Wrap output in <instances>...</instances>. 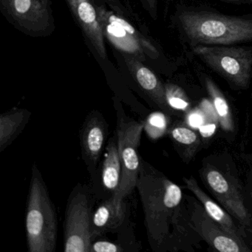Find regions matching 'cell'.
Here are the masks:
<instances>
[{
    "instance_id": "1",
    "label": "cell",
    "mask_w": 252,
    "mask_h": 252,
    "mask_svg": "<svg viewBox=\"0 0 252 252\" xmlns=\"http://www.w3.org/2000/svg\"><path fill=\"white\" fill-rule=\"evenodd\" d=\"M135 188L142 203L144 225L152 249L169 250L181 210V188L142 158Z\"/></svg>"
},
{
    "instance_id": "2",
    "label": "cell",
    "mask_w": 252,
    "mask_h": 252,
    "mask_svg": "<svg viewBox=\"0 0 252 252\" xmlns=\"http://www.w3.org/2000/svg\"><path fill=\"white\" fill-rule=\"evenodd\" d=\"M178 21L183 35L192 48L197 45H234L252 42V18L187 10L180 13Z\"/></svg>"
},
{
    "instance_id": "3",
    "label": "cell",
    "mask_w": 252,
    "mask_h": 252,
    "mask_svg": "<svg viewBox=\"0 0 252 252\" xmlns=\"http://www.w3.org/2000/svg\"><path fill=\"white\" fill-rule=\"evenodd\" d=\"M29 252H54L57 248V221L55 206L37 165L33 163L26 215Z\"/></svg>"
},
{
    "instance_id": "4",
    "label": "cell",
    "mask_w": 252,
    "mask_h": 252,
    "mask_svg": "<svg viewBox=\"0 0 252 252\" xmlns=\"http://www.w3.org/2000/svg\"><path fill=\"white\" fill-rule=\"evenodd\" d=\"M95 199L91 187L78 184L67 199L63 224L64 252H91Z\"/></svg>"
},
{
    "instance_id": "5",
    "label": "cell",
    "mask_w": 252,
    "mask_h": 252,
    "mask_svg": "<svg viewBox=\"0 0 252 252\" xmlns=\"http://www.w3.org/2000/svg\"><path fill=\"white\" fill-rule=\"evenodd\" d=\"M116 110V133L122 168V181L114 197L115 201L119 202L126 200L136 187L141 166L138 147L145 124L129 117L119 104Z\"/></svg>"
},
{
    "instance_id": "6",
    "label": "cell",
    "mask_w": 252,
    "mask_h": 252,
    "mask_svg": "<svg viewBox=\"0 0 252 252\" xmlns=\"http://www.w3.org/2000/svg\"><path fill=\"white\" fill-rule=\"evenodd\" d=\"M193 51L231 86L249 88L252 76V47L197 45Z\"/></svg>"
},
{
    "instance_id": "7",
    "label": "cell",
    "mask_w": 252,
    "mask_h": 252,
    "mask_svg": "<svg viewBox=\"0 0 252 252\" xmlns=\"http://www.w3.org/2000/svg\"><path fill=\"white\" fill-rule=\"evenodd\" d=\"M0 9L13 26L29 36H48L55 29L51 0H0Z\"/></svg>"
},
{
    "instance_id": "8",
    "label": "cell",
    "mask_w": 252,
    "mask_h": 252,
    "mask_svg": "<svg viewBox=\"0 0 252 252\" xmlns=\"http://www.w3.org/2000/svg\"><path fill=\"white\" fill-rule=\"evenodd\" d=\"M95 8L104 36L116 49L141 62L145 60L146 54L157 56L156 48L125 19L102 5H95Z\"/></svg>"
},
{
    "instance_id": "9",
    "label": "cell",
    "mask_w": 252,
    "mask_h": 252,
    "mask_svg": "<svg viewBox=\"0 0 252 252\" xmlns=\"http://www.w3.org/2000/svg\"><path fill=\"white\" fill-rule=\"evenodd\" d=\"M202 178L211 192L243 227H249L252 218L245 205L240 187L228 175L212 166L202 169Z\"/></svg>"
},
{
    "instance_id": "10",
    "label": "cell",
    "mask_w": 252,
    "mask_h": 252,
    "mask_svg": "<svg viewBox=\"0 0 252 252\" xmlns=\"http://www.w3.org/2000/svg\"><path fill=\"white\" fill-rule=\"evenodd\" d=\"M108 135V123L102 113L98 110L88 113L81 126L79 140L82 160L91 180L96 173Z\"/></svg>"
},
{
    "instance_id": "11",
    "label": "cell",
    "mask_w": 252,
    "mask_h": 252,
    "mask_svg": "<svg viewBox=\"0 0 252 252\" xmlns=\"http://www.w3.org/2000/svg\"><path fill=\"white\" fill-rule=\"evenodd\" d=\"M187 197L191 226L209 246L220 252H244L250 251L246 244L237 241L218 222L212 219L201 203H197L194 198Z\"/></svg>"
},
{
    "instance_id": "12",
    "label": "cell",
    "mask_w": 252,
    "mask_h": 252,
    "mask_svg": "<svg viewBox=\"0 0 252 252\" xmlns=\"http://www.w3.org/2000/svg\"><path fill=\"white\" fill-rule=\"evenodd\" d=\"M122 168L118 148L116 133L107 141L104 158L100 162L92 181L93 191L96 200L115 197L122 181Z\"/></svg>"
},
{
    "instance_id": "13",
    "label": "cell",
    "mask_w": 252,
    "mask_h": 252,
    "mask_svg": "<svg viewBox=\"0 0 252 252\" xmlns=\"http://www.w3.org/2000/svg\"><path fill=\"white\" fill-rule=\"evenodd\" d=\"M129 220V210L125 200L116 202L113 197L102 200L93 214V240L94 241L108 233L119 232Z\"/></svg>"
},
{
    "instance_id": "14",
    "label": "cell",
    "mask_w": 252,
    "mask_h": 252,
    "mask_svg": "<svg viewBox=\"0 0 252 252\" xmlns=\"http://www.w3.org/2000/svg\"><path fill=\"white\" fill-rule=\"evenodd\" d=\"M72 14L100 58L107 59L104 35L95 5L91 0H66Z\"/></svg>"
},
{
    "instance_id": "15",
    "label": "cell",
    "mask_w": 252,
    "mask_h": 252,
    "mask_svg": "<svg viewBox=\"0 0 252 252\" xmlns=\"http://www.w3.org/2000/svg\"><path fill=\"white\" fill-rule=\"evenodd\" d=\"M126 67L141 91L166 114H174V110L168 104L164 85L152 70L132 56L124 54Z\"/></svg>"
},
{
    "instance_id": "16",
    "label": "cell",
    "mask_w": 252,
    "mask_h": 252,
    "mask_svg": "<svg viewBox=\"0 0 252 252\" xmlns=\"http://www.w3.org/2000/svg\"><path fill=\"white\" fill-rule=\"evenodd\" d=\"M184 181L186 187L195 195L196 198L201 203L210 218L218 222L227 233L232 236L237 241L246 244L244 243V238L246 237L244 228H240L233 220L231 218L232 216L224 211L200 188L194 177L184 178Z\"/></svg>"
},
{
    "instance_id": "17",
    "label": "cell",
    "mask_w": 252,
    "mask_h": 252,
    "mask_svg": "<svg viewBox=\"0 0 252 252\" xmlns=\"http://www.w3.org/2000/svg\"><path fill=\"white\" fill-rule=\"evenodd\" d=\"M32 117L26 109L14 108L0 115V152H3L23 132Z\"/></svg>"
},
{
    "instance_id": "18",
    "label": "cell",
    "mask_w": 252,
    "mask_h": 252,
    "mask_svg": "<svg viewBox=\"0 0 252 252\" xmlns=\"http://www.w3.org/2000/svg\"><path fill=\"white\" fill-rule=\"evenodd\" d=\"M131 222L130 220L128 221L127 223L118 232L119 236L116 242L94 240L91 245V252H126L139 250Z\"/></svg>"
},
{
    "instance_id": "19",
    "label": "cell",
    "mask_w": 252,
    "mask_h": 252,
    "mask_svg": "<svg viewBox=\"0 0 252 252\" xmlns=\"http://www.w3.org/2000/svg\"><path fill=\"white\" fill-rule=\"evenodd\" d=\"M205 88L212 101V105L216 112L217 116L219 119L221 126L225 131L234 130V122L230 111L229 106L225 99V96L218 88L215 82L204 76Z\"/></svg>"
},
{
    "instance_id": "20",
    "label": "cell",
    "mask_w": 252,
    "mask_h": 252,
    "mask_svg": "<svg viewBox=\"0 0 252 252\" xmlns=\"http://www.w3.org/2000/svg\"><path fill=\"white\" fill-rule=\"evenodd\" d=\"M168 104L174 110H186L189 107L188 98L182 89L173 84L164 85Z\"/></svg>"
},
{
    "instance_id": "21",
    "label": "cell",
    "mask_w": 252,
    "mask_h": 252,
    "mask_svg": "<svg viewBox=\"0 0 252 252\" xmlns=\"http://www.w3.org/2000/svg\"><path fill=\"white\" fill-rule=\"evenodd\" d=\"M171 135L176 142L183 145H192L198 141L197 134L184 126H175L171 131Z\"/></svg>"
},
{
    "instance_id": "22",
    "label": "cell",
    "mask_w": 252,
    "mask_h": 252,
    "mask_svg": "<svg viewBox=\"0 0 252 252\" xmlns=\"http://www.w3.org/2000/svg\"><path fill=\"white\" fill-rule=\"evenodd\" d=\"M188 123L194 128H200L204 125V118L201 113L197 111L191 113L188 117Z\"/></svg>"
},
{
    "instance_id": "23",
    "label": "cell",
    "mask_w": 252,
    "mask_h": 252,
    "mask_svg": "<svg viewBox=\"0 0 252 252\" xmlns=\"http://www.w3.org/2000/svg\"><path fill=\"white\" fill-rule=\"evenodd\" d=\"M150 123L151 124L152 126L160 129H164L166 126L164 117L162 115L156 114L152 116L150 119Z\"/></svg>"
},
{
    "instance_id": "24",
    "label": "cell",
    "mask_w": 252,
    "mask_h": 252,
    "mask_svg": "<svg viewBox=\"0 0 252 252\" xmlns=\"http://www.w3.org/2000/svg\"><path fill=\"white\" fill-rule=\"evenodd\" d=\"M143 1L150 15L153 19H156L157 17L158 0H143Z\"/></svg>"
},
{
    "instance_id": "25",
    "label": "cell",
    "mask_w": 252,
    "mask_h": 252,
    "mask_svg": "<svg viewBox=\"0 0 252 252\" xmlns=\"http://www.w3.org/2000/svg\"><path fill=\"white\" fill-rule=\"evenodd\" d=\"M199 129L202 136L204 138H209L215 132L216 125L215 124H207V125H202Z\"/></svg>"
},
{
    "instance_id": "26",
    "label": "cell",
    "mask_w": 252,
    "mask_h": 252,
    "mask_svg": "<svg viewBox=\"0 0 252 252\" xmlns=\"http://www.w3.org/2000/svg\"><path fill=\"white\" fill-rule=\"evenodd\" d=\"M103 1H104V2L110 4V5H113V6H114L115 9H119V0H103Z\"/></svg>"
},
{
    "instance_id": "27",
    "label": "cell",
    "mask_w": 252,
    "mask_h": 252,
    "mask_svg": "<svg viewBox=\"0 0 252 252\" xmlns=\"http://www.w3.org/2000/svg\"><path fill=\"white\" fill-rule=\"evenodd\" d=\"M226 1H233V2H243L252 3V0H226Z\"/></svg>"
}]
</instances>
